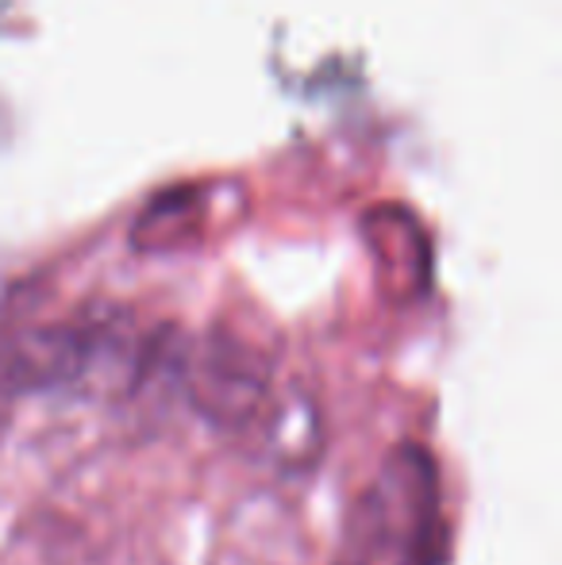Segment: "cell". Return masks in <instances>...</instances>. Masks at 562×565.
<instances>
[{"instance_id":"cell-1","label":"cell","mask_w":562,"mask_h":565,"mask_svg":"<svg viewBox=\"0 0 562 565\" xmlns=\"http://www.w3.org/2000/svg\"><path fill=\"white\" fill-rule=\"evenodd\" d=\"M347 565H443L439 477L421 447H397L351 515Z\"/></svg>"},{"instance_id":"cell-2","label":"cell","mask_w":562,"mask_h":565,"mask_svg":"<svg viewBox=\"0 0 562 565\" xmlns=\"http://www.w3.org/2000/svg\"><path fill=\"white\" fill-rule=\"evenodd\" d=\"M189 381V401L216 427H247L271 396V365L232 339L204 342L189 362H178Z\"/></svg>"},{"instance_id":"cell-3","label":"cell","mask_w":562,"mask_h":565,"mask_svg":"<svg viewBox=\"0 0 562 565\" xmlns=\"http://www.w3.org/2000/svg\"><path fill=\"white\" fill-rule=\"evenodd\" d=\"M339 565H347V562H339Z\"/></svg>"}]
</instances>
